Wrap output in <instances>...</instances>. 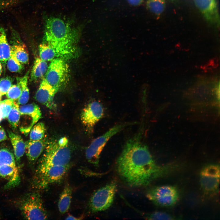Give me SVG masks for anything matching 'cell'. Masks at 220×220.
I'll list each match as a JSON object with an SVG mask.
<instances>
[{
    "instance_id": "1",
    "label": "cell",
    "mask_w": 220,
    "mask_h": 220,
    "mask_svg": "<svg viewBox=\"0 0 220 220\" xmlns=\"http://www.w3.org/2000/svg\"><path fill=\"white\" fill-rule=\"evenodd\" d=\"M142 138L140 132L128 140L116 161L119 174L131 187L147 186L169 170L168 167L156 163Z\"/></svg>"
},
{
    "instance_id": "2",
    "label": "cell",
    "mask_w": 220,
    "mask_h": 220,
    "mask_svg": "<svg viewBox=\"0 0 220 220\" xmlns=\"http://www.w3.org/2000/svg\"><path fill=\"white\" fill-rule=\"evenodd\" d=\"M43 43L51 46L58 58L66 60L75 56L80 27H72L62 19L50 17L45 20Z\"/></svg>"
},
{
    "instance_id": "3",
    "label": "cell",
    "mask_w": 220,
    "mask_h": 220,
    "mask_svg": "<svg viewBox=\"0 0 220 220\" xmlns=\"http://www.w3.org/2000/svg\"><path fill=\"white\" fill-rule=\"evenodd\" d=\"M72 151L68 145L61 146L58 141H49L37 164L35 174L52 166L70 164Z\"/></svg>"
},
{
    "instance_id": "4",
    "label": "cell",
    "mask_w": 220,
    "mask_h": 220,
    "mask_svg": "<svg viewBox=\"0 0 220 220\" xmlns=\"http://www.w3.org/2000/svg\"><path fill=\"white\" fill-rule=\"evenodd\" d=\"M17 205L23 217L28 220H46L47 212L41 196L37 192L25 194L17 202Z\"/></svg>"
},
{
    "instance_id": "5",
    "label": "cell",
    "mask_w": 220,
    "mask_h": 220,
    "mask_svg": "<svg viewBox=\"0 0 220 220\" xmlns=\"http://www.w3.org/2000/svg\"><path fill=\"white\" fill-rule=\"evenodd\" d=\"M132 124V123H129L116 124L94 139L86 150V157L88 161L94 165L97 166L101 153L110 139L125 127Z\"/></svg>"
},
{
    "instance_id": "6",
    "label": "cell",
    "mask_w": 220,
    "mask_h": 220,
    "mask_svg": "<svg viewBox=\"0 0 220 220\" xmlns=\"http://www.w3.org/2000/svg\"><path fill=\"white\" fill-rule=\"evenodd\" d=\"M66 61L61 58L54 59L51 61L45 74L46 81L59 91L65 87L69 79V66Z\"/></svg>"
},
{
    "instance_id": "7",
    "label": "cell",
    "mask_w": 220,
    "mask_h": 220,
    "mask_svg": "<svg viewBox=\"0 0 220 220\" xmlns=\"http://www.w3.org/2000/svg\"><path fill=\"white\" fill-rule=\"evenodd\" d=\"M147 197L159 206L169 207L174 206L179 200L180 194L177 188L169 185L156 186L149 189Z\"/></svg>"
},
{
    "instance_id": "8",
    "label": "cell",
    "mask_w": 220,
    "mask_h": 220,
    "mask_svg": "<svg viewBox=\"0 0 220 220\" xmlns=\"http://www.w3.org/2000/svg\"><path fill=\"white\" fill-rule=\"evenodd\" d=\"M117 191V185L112 182L95 191L91 197L89 207L93 212L105 211L112 204Z\"/></svg>"
},
{
    "instance_id": "9",
    "label": "cell",
    "mask_w": 220,
    "mask_h": 220,
    "mask_svg": "<svg viewBox=\"0 0 220 220\" xmlns=\"http://www.w3.org/2000/svg\"><path fill=\"white\" fill-rule=\"evenodd\" d=\"M70 166V164L52 166L40 173L35 174L32 180L33 186L37 189H42L59 182L66 175Z\"/></svg>"
},
{
    "instance_id": "10",
    "label": "cell",
    "mask_w": 220,
    "mask_h": 220,
    "mask_svg": "<svg viewBox=\"0 0 220 220\" xmlns=\"http://www.w3.org/2000/svg\"><path fill=\"white\" fill-rule=\"evenodd\" d=\"M200 176V187L205 193L212 195L218 193L220 176L219 165L212 164L203 167Z\"/></svg>"
},
{
    "instance_id": "11",
    "label": "cell",
    "mask_w": 220,
    "mask_h": 220,
    "mask_svg": "<svg viewBox=\"0 0 220 220\" xmlns=\"http://www.w3.org/2000/svg\"><path fill=\"white\" fill-rule=\"evenodd\" d=\"M104 115V109L102 105L98 101H94L89 103L83 108L81 119L84 126L91 130Z\"/></svg>"
},
{
    "instance_id": "12",
    "label": "cell",
    "mask_w": 220,
    "mask_h": 220,
    "mask_svg": "<svg viewBox=\"0 0 220 220\" xmlns=\"http://www.w3.org/2000/svg\"><path fill=\"white\" fill-rule=\"evenodd\" d=\"M59 91L51 86L43 78L35 96V100L49 109L53 111L57 109L54 101V97Z\"/></svg>"
},
{
    "instance_id": "13",
    "label": "cell",
    "mask_w": 220,
    "mask_h": 220,
    "mask_svg": "<svg viewBox=\"0 0 220 220\" xmlns=\"http://www.w3.org/2000/svg\"><path fill=\"white\" fill-rule=\"evenodd\" d=\"M205 20L211 24H219V16L216 0H194Z\"/></svg>"
},
{
    "instance_id": "14",
    "label": "cell",
    "mask_w": 220,
    "mask_h": 220,
    "mask_svg": "<svg viewBox=\"0 0 220 220\" xmlns=\"http://www.w3.org/2000/svg\"><path fill=\"white\" fill-rule=\"evenodd\" d=\"M11 52L17 60L22 64H26L29 62V55L26 46L21 41L17 31L11 27Z\"/></svg>"
},
{
    "instance_id": "15",
    "label": "cell",
    "mask_w": 220,
    "mask_h": 220,
    "mask_svg": "<svg viewBox=\"0 0 220 220\" xmlns=\"http://www.w3.org/2000/svg\"><path fill=\"white\" fill-rule=\"evenodd\" d=\"M49 140L46 137L38 140H30L25 142V150L27 157L32 164L34 163L41 155Z\"/></svg>"
},
{
    "instance_id": "16",
    "label": "cell",
    "mask_w": 220,
    "mask_h": 220,
    "mask_svg": "<svg viewBox=\"0 0 220 220\" xmlns=\"http://www.w3.org/2000/svg\"><path fill=\"white\" fill-rule=\"evenodd\" d=\"M0 177L8 180L7 188L16 185L20 181L18 169L16 165H4L0 166Z\"/></svg>"
},
{
    "instance_id": "17",
    "label": "cell",
    "mask_w": 220,
    "mask_h": 220,
    "mask_svg": "<svg viewBox=\"0 0 220 220\" xmlns=\"http://www.w3.org/2000/svg\"><path fill=\"white\" fill-rule=\"evenodd\" d=\"M20 116H27L29 119L31 128L41 118L42 113L38 106L33 103L21 106L19 108Z\"/></svg>"
},
{
    "instance_id": "18",
    "label": "cell",
    "mask_w": 220,
    "mask_h": 220,
    "mask_svg": "<svg viewBox=\"0 0 220 220\" xmlns=\"http://www.w3.org/2000/svg\"><path fill=\"white\" fill-rule=\"evenodd\" d=\"M9 136L13 146L15 159L19 163L25 150V144L21 136L8 131Z\"/></svg>"
},
{
    "instance_id": "19",
    "label": "cell",
    "mask_w": 220,
    "mask_h": 220,
    "mask_svg": "<svg viewBox=\"0 0 220 220\" xmlns=\"http://www.w3.org/2000/svg\"><path fill=\"white\" fill-rule=\"evenodd\" d=\"M72 190L71 186L67 184L64 186L60 196L58 203L60 212L64 214L69 209L71 202Z\"/></svg>"
},
{
    "instance_id": "20",
    "label": "cell",
    "mask_w": 220,
    "mask_h": 220,
    "mask_svg": "<svg viewBox=\"0 0 220 220\" xmlns=\"http://www.w3.org/2000/svg\"><path fill=\"white\" fill-rule=\"evenodd\" d=\"M11 47L8 43L5 31L0 25V61L5 65L10 57Z\"/></svg>"
},
{
    "instance_id": "21",
    "label": "cell",
    "mask_w": 220,
    "mask_h": 220,
    "mask_svg": "<svg viewBox=\"0 0 220 220\" xmlns=\"http://www.w3.org/2000/svg\"><path fill=\"white\" fill-rule=\"evenodd\" d=\"M48 68L46 61L37 58L35 60L31 74V81H37L42 77Z\"/></svg>"
},
{
    "instance_id": "22",
    "label": "cell",
    "mask_w": 220,
    "mask_h": 220,
    "mask_svg": "<svg viewBox=\"0 0 220 220\" xmlns=\"http://www.w3.org/2000/svg\"><path fill=\"white\" fill-rule=\"evenodd\" d=\"M29 72L23 76L17 78V83L21 90V94L18 99L19 105H24L28 101L29 98V90L28 86Z\"/></svg>"
},
{
    "instance_id": "23",
    "label": "cell",
    "mask_w": 220,
    "mask_h": 220,
    "mask_svg": "<svg viewBox=\"0 0 220 220\" xmlns=\"http://www.w3.org/2000/svg\"><path fill=\"white\" fill-rule=\"evenodd\" d=\"M40 58L45 61H51L55 58H58L57 53L51 46L42 43L39 46Z\"/></svg>"
},
{
    "instance_id": "24",
    "label": "cell",
    "mask_w": 220,
    "mask_h": 220,
    "mask_svg": "<svg viewBox=\"0 0 220 220\" xmlns=\"http://www.w3.org/2000/svg\"><path fill=\"white\" fill-rule=\"evenodd\" d=\"M147 9L156 16H159L164 11L166 3L165 0H147Z\"/></svg>"
},
{
    "instance_id": "25",
    "label": "cell",
    "mask_w": 220,
    "mask_h": 220,
    "mask_svg": "<svg viewBox=\"0 0 220 220\" xmlns=\"http://www.w3.org/2000/svg\"><path fill=\"white\" fill-rule=\"evenodd\" d=\"M19 104L18 102L14 101L12 108L8 116V120L13 129L17 127L20 118Z\"/></svg>"
},
{
    "instance_id": "26",
    "label": "cell",
    "mask_w": 220,
    "mask_h": 220,
    "mask_svg": "<svg viewBox=\"0 0 220 220\" xmlns=\"http://www.w3.org/2000/svg\"><path fill=\"white\" fill-rule=\"evenodd\" d=\"M46 131V127L43 123H36L30 131V140H38L42 139L44 137Z\"/></svg>"
},
{
    "instance_id": "27",
    "label": "cell",
    "mask_w": 220,
    "mask_h": 220,
    "mask_svg": "<svg viewBox=\"0 0 220 220\" xmlns=\"http://www.w3.org/2000/svg\"><path fill=\"white\" fill-rule=\"evenodd\" d=\"M4 165H16L14 155L6 148L0 150V166Z\"/></svg>"
},
{
    "instance_id": "28",
    "label": "cell",
    "mask_w": 220,
    "mask_h": 220,
    "mask_svg": "<svg viewBox=\"0 0 220 220\" xmlns=\"http://www.w3.org/2000/svg\"><path fill=\"white\" fill-rule=\"evenodd\" d=\"M7 61V68L12 72H20L24 68L22 64L17 60L11 52L10 57Z\"/></svg>"
},
{
    "instance_id": "29",
    "label": "cell",
    "mask_w": 220,
    "mask_h": 220,
    "mask_svg": "<svg viewBox=\"0 0 220 220\" xmlns=\"http://www.w3.org/2000/svg\"><path fill=\"white\" fill-rule=\"evenodd\" d=\"M13 101L9 99L0 101V117L2 119L7 117L13 107Z\"/></svg>"
},
{
    "instance_id": "30",
    "label": "cell",
    "mask_w": 220,
    "mask_h": 220,
    "mask_svg": "<svg viewBox=\"0 0 220 220\" xmlns=\"http://www.w3.org/2000/svg\"><path fill=\"white\" fill-rule=\"evenodd\" d=\"M146 218L150 220H173L174 217L167 213L156 211L146 215Z\"/></svg>"
},
{
    "instance_id": "31",
    "label": "cell",
    "mask_w": 220,
    "mask_h": 220,
    "mask_svg": "<svg viewBox=\"0 0 220 220\" xmlns=\"http://www.w3.org/2000/svg\"><path fill=\"white\" fill-rule=\"evenodd\" d=\"M21 93V90L20 86L17 85H12L9 88L7 93L6 96L9 99L14 101L18 100Z\"/></svg>"
},
{
    "instance_id": "32",
    "label": "cell",
    "mask_w": 220,
    "mask_h": 220,
    "mask_svg": "<svg viewBox=\"0 0 220 220\" xmlns=\"http://www.w3.org/2000/svg\"><path fill=\"white\" fill-rule=\"evenodd\" d=\"M12 81L10 78L6 77L0 79V94L2 96L6 94L12 85Z\"/></svg>"
},
{
    "instance_id": "33",
    "label": "cell",
    "mask_w": 220,
    "mask_h": 220,
    "mask_svg": "<svg viewBox=\"0 0 220 220\" xmlns=\"http://www.w3.org/2000/svg\"><path fill=\"white\" fill-rule=\"evenodd\" d=\"M19 2L18 0H0V11L13 6Z\"/></svg>"
},
{
    "instance_id": "34",
    "label": "cell",
    "mask_w": 220,
    "mask_h": 220,
    "mask_svg": "<svg viewBox=\"0 0 220 220\" xmlns=\"http://www.w3.org/2000/svg\"><path fill=\"white\" fill-rule=\"evenodd\" d=\"M126 1L130 5L137 6L142 4L144 0H126Z\"/></svg>"
},
{
    "instance_id": "35",
    "label": "cell",
    "mask_w": 220,
    "mask_h": 220,
    "mask_svg": "<svg viewBox=\"0 0 220 220\" xmlns=\"http://www.w3.org/2000/svg\"><path fill=\"white\" fill-rule=\"evenodd\" d=\"M57 141L59 144L61 146H65L68 145V140L65 137H62Z\"/></svg>"
},
{
    "instance_id": "36",
    "label": "cell",
    "mask_w": 220,
    "mask_h": 220,
    "mask_svg": "<svg viewBox=\"0 0 220 220\" xmlns=\"http://www.w3.org/2000/svg\"><path fill=\"white\" fill-rule=\"evenodd\" d=\"M7 139V137L4 130L0 127V142L4 141Z\"/></svg>"
},
{
    "instance_id": "37",
    "label": "cell",
    "mask_w": 220,
    "mask_h": 220,
    "mask_svg": "<svg viewBox=\"0 0 220 220\" xmlns=\"http://www.w3.org/2000/svg\"><path fill=\"white\" fill-rule=\"evenodd\" d=\"M83 217L82 216L80 217H76L71 215H69L66 218V220H80L82 219Z\"/></svg>"
},
{
    "instance_id": "38",
    "label": "cell",
    "mask_w": 220,
    "mask_h": 220,
    "mask_svg": "<svg viewBox=\"0 0 220 220\" xmlns=\"http://www.w3.org/2000/svg\"><path fill=\"white\" fill-rule=\"evenodd\" d=\"M2 72V65L1 62L0 61V76Z\"/></svg>"
},
{
    "instance_id": "39",
    "label": "cell",
    "mask_w": 220,
    "mask_h": 220,
    "mask_svg": "<svg viewBox=\"0 0 220 220\" xmlns=\"http://www.w3.org/2000/svg\"><path fill=\"white\" fill-rule=\"evenodd\" d=\"M1 97H2V96L1 95V94H0V101H1Z\"/></svg>"
},
{
    "instance_id": "40",
    "label": "cell",
    "mask_w": 220,
    "mask_h": 220,
    "mask_svg": "<svg viewBox=\"0 0 220 220\" xmlns=\"http://www.w3.org/2000/svg\"><path fill=\"white\" fill-rule=\"evenodd\" d=\"M2 119L1 117H0V123Z\"/></svg>"
},
{
    "instance_id": "41",
    "label": "cell",
    "mask_w": 220,
    "mask_h": 220,
    "mask_svg": "<svg viewBox=\"0 0 220 220\" xmlns=\"http://www.w3.org/2000/svg\"></svg>"
}]
</instances>
